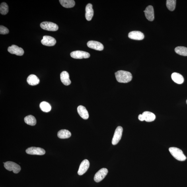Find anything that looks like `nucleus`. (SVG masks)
<instances>
[{"label":"nucleus","instance_id":"1","mask_svg":"<svg viewBox=\"0 0 187 187\" xmlns=\"http://www.w3.org/2000/svg\"><path fill=\"white\" fill-rule=\"evenodd\" d=\"M117 81L121 83H128L132 79V76L129 72L124 71H119L115 73Z\"/></svg>","mask_w":187,"mask_h":187},{"label":"nucleus","instance_id":"2","mask_svg":"<svg viewBox=\"0 0 187 187\" xmlns=\"http://www.w3.org/2000/svg\"><path fill=\"white\" fill-rule=\"evenodd\" d=\"M170 154L175 159L180 161H184L186 159V157L185 155L181 150L176 147H170L169 149Z\"/></svg>","mask_w":187,"mask_h":187},{"label":"nucleus","instance_id":"3","mask_svg":"<svg viewBox=\"0 0 187 187\" xmlns=\"http://www.w3.org/2000/svg\"><path fill=\"white\" fill-rule=\"evenodd\" d=\"M4 166L9 171H13L14 173H18L21 170V167L17 164L12 162H7L4 163Z\"/></svg>","mask_w":187,"mask_h":187},{"label":"nucleus","instance_id":"4","mask_svg":"<svg viewBox=\"0 0 187 187\" xmlns=\"http://www.w3.org/2000/svg\"><path fill=\"white\" fill-rule=\"evenodd\" d=\"M41 28L44 30L50 31H55L58 29L57 24L50 22H44L40 24Z\"/></svg>","mask_w":187,"mask_h":187},{"label":"nucleus","instance_id":"5","mask_svg":"<svg viewBox=\"0 0 187 187\" xmlns=\"http://www.w3.org/2000/svg\"><path fill=\"white\" fill-rule=\"evenodd\" d=\"M71 56L73 58L82 59L89 58L90 55L89 53L82 51H76L71 53Z\"/></svg>","mask_w":187,"mask_h":187},{"label":"nucleus","instance_id":"6","mask_svg":"<svg viewBox=\"0 0 187 187\" xmlns=\"http://www.w3.org/2000/svg\"><path fill=\"white\" fill-rule=\"evenodd\" d=\"M123 129L122 127L119 126L115 130L114 137L112 140L113 145H115L118 144L122 137Z\"/></svg>","mask_w":187,"mask_h":187},{"label":"nucleus","instance_id":"7","mask_svg":"<svg viewBox=\"0 0 187 187\" xmlns=\"http://www.w3.org/2000/svg\"><path fill=\"white\" fill-rule=\"evenodd\" d=\"M26 153L30 155H42L46 153L44 149L40 147H31L26 150Z\"/></svg>","mask_w":187,"mask_h":187},{"label":"nucleus","instance_id":"8","mask_svg":"<svg viewBox=\"0 0 187 187\" xmlns=\"http://www.w3.org/2000/svg\"><path fill=\"white\" fill-rule=\"evenodd\" d=\"M108 172L106 168H102L96 172L94 177V180L96 182H99L106 177Z\"/></svg>","mask_w":187,"mask_h":187},{"label":"nucleus","instance_id":"9","mask_svg":"<svg viewBox=\"0 0 187 187\" xmlns=\"http://www.w3.org/2000/svg\"><path fill=\"white\" fill-rule=\"evenodd\" d=\"M41 42L44 46L51 47L55 46L56 43V40L55 39L50 36H43Z\"/></svg>","mask_w":187,"mask_h":187},{"label":"nucleus","instance_id":"10","mask_svg":"<svg viewBox=\"0 0 187 187\" xmlns=\"http://www.w3.org/2000/svg\"><path fill=\"white\" fill-rule=\"evenodd\" d=\"M8 51L12 54H14L18 56H22L24 54V51L21 48L15 45H13L8 48Z\"/></svg>","mask_w":187,"mask_h":187},{"label":"nucleus","instance_id":"11","mask_svg":"<svg viewBox=\"0 0 187 187\" xmlns=\"http://www.w3.org/2000/svg\"><path fill=\"white\" fill-rule=\"evenodd\" d=\"M87 45L89 48L96 50L102 51L104 49L103 44L96 41H89L87 42Z\"/></svg>","mask_w":187,"mask_h":187},{"label":"nucleus","instance_id":"12","mask_svg":"<svg viewBox=\"0 0 187 187\" xmlns=\"http://www.w3.org/2000/svg\"><path fill=\"white\" fill-rule=\"evenodd\" d=\"M89 167V162L87 159L84 160L80 165L78 174L79 175H83L87 172Z\"/></svg>","mask_w":187,"mask_h":187},{"label":"nucleus","instance_id":"13","mask_svg":"<svg viewBox=\"0 0 187 187\" xmlns=\"http://www.w3.org/2000/svg\"><path fill=\"white\" fill-rule=\"evenodd\" d=\"M128 37L131 39L141 40L144 38V35L142 32L139 31H133L129 33Z\"/></svg>","mask_w":187,"mask_h":187},{"label":"nucleus","instance_id":"14","mask_svg":"<svg viewBox=\"0 0 187 187\" xmlns=\"http://www.w3.org/2000/svg\"><path fill=\"white\" fill-rule=\"evenodd\" d=\"M144 12L147 19L150 21H153L154 19V8L152 6H148Z\"/></svg>","mask_w":187,"mask_h":187},{"label":"nucleus","instance_id":"15","mask_svg":"<svg viewBox=\"0 0 187 187\" xmlns=\"http://www.w3.org/2000/svg\"><path fill=\"white\" fill-rule=\"evenodd\" d=\"M85 11L86 19L88 21H90L94 15V10L92 9V6L91 4H88L86 6Z\"/></svg>","mask_w":187,"mask_h":187},{"label":"nucleus","instance_id":"16","mask_svg":"<svg viewBox=\"0 0 187 187\" xmlns=\"http://www.w3.org/2000/svg\"><path fill=\"white\" fill-rule=\"evenodd\" d=\"M60 79L62 83L65 85L68 86L71 83L69 73L66 71H63L61 73Z\"/></svg>","mask_w":187,"mask_h":187},{"label":"nucleus","instance_id":"17","mask_svg":"<svg viewBox=\"0 0 187 187\" xmlns=\"http://www.w3.org/2000/svg\"><path fill=\"white\" fill-rule=\"evenodd\" d=\"M77 111L79 116L84 119L87 120L89 118V114L85 107L82 106H78Z\"/></svg>","mask_w":187,"mask_h":187},{"label":"nucleus","instance_id":"18","mask_svg":"<svg viewBox=\"0 0 187 187\" xmlns=\"http://www.w3.org/2000/svg\"><path fill=\"white\" fill-rule=\"evenodd\" d=\"M143 118L144 121L147 122H151L155 120L156 116L153 113L149 111L143 112Z\"/></svg>","mask_w":187,"mask_h":187},{"label":"nucleus","instance_id":"19","mask_svg":"<svg viewBox=\"0 0 187 187\" xmlns=\"http://www.w3.org/2000/svg\"><path fill=\"white\" fill-rule=\"evenodd\" d=\"M27 81L29 85L34 86L37 85L39 83L40 79L36 75L32 74L28 76Z\"/></svg>","mask_w":187,"mask_h":187},{"label":"nucleus","instance_id":"20","mask_svg":"<svg viewBox=\"0 0 187 187\" xmlns=\"http://www.w3.org/2000/svg\"><path fill=\"white\" fill-rule=\"evenodd\" d=\"M172 79L173 81L177 84H182L184 81V79L183 76L180 74L174 73L171 75Z\"/></svg>","mask_w":187,"mask_h":187},{"label":"nucleus","instance_id":"21","mask_svg":"<svg viewBox=\"0 0 187 187\" xmlns=\"http://www.w3.org/2000/svg\"><path fill=\"white\" fill-rule=\"evenodd\" d=\"M61 5L66 8H71L74 7L75 3L73 0H60L59 1Z\"/></svg>","mask_w":187,"mask_h":187},{"label":"nucleus","instance_id":"22","mask_svg":"<svg viewBox=\"0 0 187 187\" xmlns=\"http://www.w3.org/2000/svg\"><path fill=\"white\" fill-rule=\"evenodd\" d=\"M71 136V133L67 130H61L57 133V137L60 139H67Z\"/></svg>","mask_w":187,"mask_h":187},{"label":"nucleus","instance_id":"23","mask_svg":"<svg viewBox=\"0 0 187 187\" xmlns=\"http://www.w3.org/2000/svg\"><path fill=\"white\" fill-rule=\"evenodd\" d=\"M24 121L27 124L32 126H35L36 123V118L32 115L25 117L24 118Z\"/></svg>","mask_w":187,"mask_h":187},{"label":"nucleus","instance_id":"24","mask_svg":"<svg viewBox=\"0 0 187 187\" xmlns=\"http://www.w3.org/2000/svg\"><path fill=\"white\" fill-rule=\"evenodd\" d=\"M177 54L183 56H187V48L184 47H178L175 49Z\"/></svg>","mask_w":187,"mask_h":187},{"label":"nucleus","instance_id":"25","mask_svg":"<svg viewBox=\"0 0 187 187\" xmlns=\"http://www.w3.org/2000/svg\"><path fill=\"white\" fill-rule=\"evenodd\" d=\"M41 109L43 112H50L51 109V107L48 103L44 101L41 102L40 105Z\"/></svg>","mask_w":187,"mask_h":187},{"label":"nucleus","instance_id":"26","mask_svg":"<svg viewBox=\"0 0 187 187\" xmlns=\"http://www.w3.org/2000/svg\"><path fill=\"white\" fill-rule=\"evenodd\" d=\"M9 6L5 2L1 3L0 6V13L3 15H5L9 12Z\"/></svg>","mask_w":187,"mask_h":187},{"label":"nucleus","instance_id":"27","mask_svg":"<svg viewBox=\"0 0 187 187\" xmlns=\"http://www.w3.org/2000/svg\"><path fill=\"white\" fill-rule=\"evenodd\" d=\"M176 1L175 0H167L166 1V6L170 11H172L175 9Z\"/></svg>","mask_w":187,"mask_h":187},{"label":"nucleus","instance_id":"28","mask_svg":"<svg viewBox=\"0 0 187 187\" xmlns=\"http://www.w3.org/2000/svg\"><path fill=\"white\" fill-rule=\"evenodd\" d=\"M9 31L7 28L3 25L0 26V34H7L9 33Z\"/></svg>","mask_w":187,"mask_h":187},{"label":"nucleus","instance_id":"29","mask_svg":"<svg viewBox=\"0 0 187 187\" xmlns=\"http://www.w3.org/2000/svg\"><path fill=\"white\" fill-rule=\"evenodd\" d=\"M138 119L139 120L141 121H144L142 114H140L138 116Z\"/></svg>","mask_w":187,"mask_h":187},{"label":"nucleus","instance_id":"30","mask_svg":"<svg viewBox=\"0 0 187 187\" xmlns=\"http://www.w3.org/2000/svg\"><path fill=\"white\" fill-rule=\"evenodd\" d=\"M186 103H187V100H186Z\"/></svg>","mask_w":187,"mask_h":187}]
</instances>
